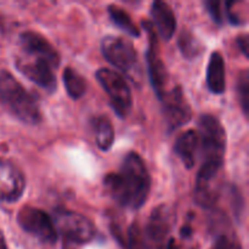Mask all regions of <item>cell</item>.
Returning <instances> with one entry per match:
<instances>
[{"label": "cell", "instance_id": "6da1fadb", "mask_svg": "<svg viewBox=\"0 0 249 249\" xmlns=\"http://www.w3.org/2000/svg\"><path fill=\"white\" fill-rule=\"evenodd\" d=\"M197 133L202 163L197 175L195 198L199 206L211 208L219 197L218 177L223 169L228 138L223 124L212 114L199 117Z\"/></svg>", "mask_w": 249, "mask_h": 249}, {"label": "cell", "instance_id": "7a4b0ae2", "mask_svg": "<svg viewBox=\"0 0 249 249\" xmlns=\"http://www.w3.org/2000/svg\"><path fill=\"white\" fill-rule=\"evenodd\" d=\"M107 194L119 206L139 209L145 204L151 190V177L140 155L129 152L118 172L109 173L104 180Z\"/></svg>", "mask_w": 249, "mask_h": 249}, {"label": "cell", "instance_id": "3957f363", "mask_svg": "<svg viewBox=\"0 0 249 249\" xmlns=\"http://www.w3.org/2000/svg\"><path fill=\"white\" fill-rule=\"evenodd\" d=\"M0 107L26 124L36 125L41 122L38 99L5 70H0Z\"/></svg>", "mask_w": 249, "mask_h": 249}, {"label": "cell", "instance_id": "277c9868", "mask_svg": "<svg viewBox=\"0 0 249 249\" xmlns=\"http://www.w3.org/2000/svg\"><path fill=\"white\" fill-rule=\"evenodd\" d=\"M101 53L112 66L138 83L141 74L140 63L138 53L130 41L121 36H106L101 40Z\"/></svg>", "mask_w": 249, "mask_h": 249}, {"label": "cell", "instance_id": "5b68a950", "mask_svg": "<svg viewBox=\"0 0 249 249\" xmlns=\"http://www.w3.org/2000/svg\"><path fill=\"white\" fill-rule=\"evenodd\" d=\"M57 233H61L65 241L74 245L88 243L96 235L94 224L85 215L68 209L57 208L51 216Z\"/></svg>", "mask_w": 249, "mask_h": 249}, {"label": "cell", "instance_id": "8992f818", "mask_svg": "<svg viewBox=\"0 0 249 249\" xmlns=\"http://www.w3.org/2000/svg\"><path fill=\"white\" fill-rule=\"evenodd\" d=\"M96 79L102 89L108 95L112 108L119 118H126L133 107L130 88L123 77L116 71L100 68L96 72Z\"/></svg>", "mask_w": 249, "mask_h": 249}, {"label": "cell", "instance_id": "52a82bcc", "mask_svg": "<svg viewBox=\"0 0 249 249\" xmlns=\"http://www.w3.org/2000/svg\"><path fill=\"white\" fill-rule=\"evenodd\" d=\"M17 223L24 232L36 237L41 243L53 245L57 241V231L53 218L36 207H22L17 214Z\"/></svg>", "mask_w": 249, "mask_h": 249}, {"label": "cell", "instance_id": "ba28073f", "mask_svg": "<svg viewBox=\"0 0 249 249\" xmlns=\"http://www.w3.org/2000/svg\"><path fill=\"white\" fill-rule=\"evenodd\" d=\"M143 26L146 27L148 34V48L147 53H146L148 75H150L151 85H152L158 99L160 100L170 90V75L162 57L160 56L158 41L152 26L146 22L143 23Z\"/></svg>", "mask_w": 249, "mask_h": 249}, {"label": "cell", "instance_id": "9c48e42d", "mask_svg": "<svg viewBox=\"0 0 249 249\" xmlns=\"http://www.w3.org/2000/svg\"><path fill=\"white\" fill-rule=\"evenodd\" d=\"M15 65L21 74L28 78L31 82L40 87L41 89L49 92L56 90V75L53 72L56 68L48 61L36 57V56L22 53L16 58Z\"/></svg>", "mask_w": 249, "mask_h": 249}, {"label": "cell", "instance_id": "30bf717a", "mask_svg": "<svg viewBox=\"0 0 249 249\" xmlns=\"http://www.w3.org/2000/svg\"><path fill=\"white\" fill-rule=\"evenodd\" d=\"M172 229V213L165 204L156 207L148 218L142 233L145 249H164Z\"/></svg>", "mask_w": 249, "mask_h": 249}, {"label": "cell", "instance_id": "8fae6325", "mask_svg": "<svg viewBox=\"0 0 249 249\" xmlns=\"http://www.w3.org/2000/svg\"><path fill=\"white\" fill-rule=\"evenodd\" d=\"M163 105V116L169 131L186 124L191 119L192 109L180 87H174L160 99Z\"/></svg>", "mask_w": 249, "mask_h": 249}, {"label": "cell", "instance_id": "7c38bea8", "mask_svg": "<svg viewBox=\"0 0 249 249\" xmlns=\"http://www.w3.org/2000/svg\"><path fill=\"white\" fill-rule=\"evenodd\" d=\"M24 175L14 163L0 158V203H15L23 196Z\"/></svg>", "mask_w": 249, "mask_h": 249}, {"label": "cell", "instance_id": "4fadbf2b", "mask_svg": "<svg viewBox=\"0 0 249 249\" xmlns=\"http://www.w3.org/2000/svg\"><path fill=\"white\" fill-rule=\"evenodd\" d=\"M19 44H21L22 53L43 58L51 63L55 68L60 66V53L51 45L48 39L36 32L26 31L19 34Z\"/></svg>", "mask_w": 249, "mask_h": 249}, {"label": "cell", "instance_id": "5bb4252c", "mask_svg": "<svg viewBox=\"0 0 249 249\" xmlns=\"http://www.w3.org/2000/svg\"><path fill=\"white\" fill-rule=\"evenodd\" d=\"M151 16L158 36L164 41L170 40L177 29V17L172 7L164 1H155L151 6Z\"/></svg>", "mask_w": 249, "mask_h": 249}, {"label": "cell", "instance_id": "9a60e30c", "mask_svg": "<svg viewBox=\"0 0 249 249\" xmlns=\"http://www.w3.org/2000/svg\"><path fill=\"white\" fill-rule=\"evenodd\" d=\"M174 151L187 169L194 168L197 156L199 155V136L197 130L189 129L184 131L175 141Z\"/></svg>", "mask_w": 249, "mask_h": 249}, {"label": "cell", "instance_id": "2e32d148", "mask_svg": "<svg viewBox=\"0 0 249 249\" xmlns=\"http://www.w3.org/2000/svg\"><path fill=\"white\" fill-rule=\"evenodd\" d=\"M207 87L209 91L215 95L224 94L226 89L225 61L219 51L211 55L207 67Z\"/></svg>", "mask_w": 249, "mask_h": 249}, {"label": "cell", "instance_id": "e0dca14e", "mask_svg": "<svg viewBox=\"0 0 249 249\" xmlns=\"http://www.w3.org/2000/svg\"><path fill=\"white\" fill-rule=\"evenodd\" d=\"M91 126L97 147L105 152L108 151L114 141V130L111 121L106 116L94 117L91 119Z\"/></svg>", "mask_w": 249, "mask_h": 249}, {"label": "cell", "instance_id": "ac0fdd59", "mask_svg": "<svg viewBox=\"0 0 249 249\" xmlns=\"http://www.w3.org/2000/svg\"><path fill=\"white\" fill-rule=\"evenodd\" d=\"M63 84H65L67 94L70 95L71 99L78 100L85 94L87 91V84L85 80L77 71L73 68L67 67L63 71Z\"/></svg>", "mask_w": 249, "mask_h": 249}, {"label": "cell", "instance_id": "d6986e66", "mask_svg": "<svg viewBox=\"0 0 249 249\" xmlns=\"http://www.w3.org/2000/svg\"><path fill=\"white\" fill-rule=\"evenodd\" d=\"M108 15L111 17L112 22L116 24L118 28L125 32L130 36H140V29L138 28L135 23L133 22L131 17L129 16L125 10L121 9L117 5H109L108 6Z\"/></svg>", "mask_w": 249, "mask_h": 249}, {"label": "cell", "instance_id": "ffe728a7", "mask_svg": "<svg viewBox=\"0 0 249 249\" xmlns=\"http://www.w3.org/2000/svg\"><path fill=\"white\" fill-rule=\"evenodd\" d=\"M179 48L182 55L187 58H195L202 53V45L198 39L190 33L189 31H184L179 36Z\"/></svg>", "mask_w": 249, "mask_h": 249}, {"label": "cell", "instance_id": "44dd1931", "mask_svg": "<svg viewBox=\"0 0 249 249\" xmlns=\"http://www.w3.org/2000/svg\"><path fill=\"white\" fill-rule=\"evenodd\" d=\"M237 92L242 111L245 113V116L247 117L249 109V75L247 70L241 72L240 75H238Z\"/></svg>", "mask_w": 249, "mask_h": 249}, {"label": "cell", "instance_id": "7402d4cb", "mask_svg": "<svg viewBox=\"0 0 249 249\" xmlns=\"http://www.w3.org/2000/svg\"><path fill=\"white\" fill-rule=\"evenodd\" d=\"M213 249H242V247H241L240 241L237 240L235 233H229L221 231L216 236Z\"/></svg>", "mask_w": 249, "mask_h": 249}, {"label": "cell", "instance_id": "603a6c76", "mask_svg": "<svg viewBox=\"0 0 249 249\" xmlns=\"http://www.w3.org/2000/svg\"><path fill=\"white\" fill-rule=\"evenodd\" d=\"M128 237V249H145L142 232H141V229L139 228L136 223L133 224L129 229Z\"/></svg>", "mask_w": 249, "mask_h": 249}, {"label": "cell", "instance_id": "cb8c5ba5", "mask_svg": "<svg viewBox=\"0 0 249 249\" xmlns=\"http://www.w3.org/2000/svg\"><path fill=\"white\" fill-rule=\"evenodd\" d=\"M204 6L215 23L223 24V10H221L220 1H206Z\"/></svg>", "mask_w": 249, "mask_h": 249}, {"label": "cell", "instance_id": "d4e9b609", "mask_svg": "<svg viewBox=\"0 0 249 249\" xmlns=\"http://www.w3.org/2000/svg\"><path fill=\"white\" fill-rule=\"evenodd\" d=\"M226 6V15H228L229 21L235 26H240L246 22V19L241 16V12L235 9V1H228L225 4Z\"/></svg>", "mask_w": 249, "mask_h": 249}, {"label": "cell", "instance_id": "484cf974", "mask_svg": "<svg viewBox=\"0 0 249 249\" xmlns=\"http://www.w3.org/2000/svg\"><path fill=\"white\" fill-rule=\"evenodd\" d=\"M237 44H238V48H240V50L243 53V55H245L246 57H248V36H247V34H243V36H238Z\"/></svg>", "mask_w": 249, "mask_h": 249}, {"label": "cell", "instance_id": "4316f807", "mask_svg": "<svg viewBox=\"0 0 249 249\" xmlns=\"http://www.w3.org/2000/svg\"><path fill=\"white\" fill-rule=\"evenodd\" d=\"M164 249H179L177 246V242H175L174 238H170V240H168L167 245H165V248Z\"/></svg>", "mask_w": 249, "mask_h": 249}, {"label": "cell", "instance_id": "83f0119b", "mask_svg": "<svg viewBox=\"0 0 249 249\" xmlns=\"http://www.w3.org/2000/svg\"><path fill=\"white\" fill-rule=\"evenodd\" d=\"M0 249H7L6 241H5V237L4 235H2L1 230H0Z\"/></svg>", "mask_w": 249, "mask_h": 249}, {"label": "cell", "instance_id": "f1b7e54d", "mask_svg": "<svg viewBox=\"0 0 249 249\" xmlns=\"http://www.w3.org/2000/svg\"><path fill=\"white\" fill-rule=\"evenodd\" d=\"M63 243H65V245H63V249H75L74 247L77 246L72 242H68V241H65Z\"/></svg>", "mask_w": 249, "mask_h": 249}]
</instances>
